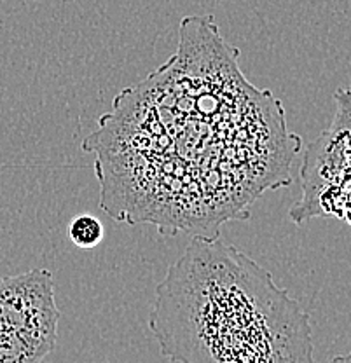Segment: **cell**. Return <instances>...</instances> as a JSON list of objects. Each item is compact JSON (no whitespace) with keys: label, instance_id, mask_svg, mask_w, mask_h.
Instances as JSON below:
<instances>
[{"label":"cell","instance_id":"6da1fadb","mask_svg":"<svg viewBox=\"0 0 351 363\" xmlns=\"http://www.w3.org/2000/svg\"><path fill=\"white\" fill-rule=\"evenodd\" d=\"M301 145L282 101L247 81L213 18L186 16L175 55L117 94L82 149L96 156L100 204L117 220L218 238L259 196L292 184Z\"/></svg>","mask_w":351,"mask_h":363},{"label":"cell","instance_id":"7a4b0ae2","mask_svg":"<svg viewBox=\"0 0 351 363\" xmlns=\"http://www.w3.org/2000/svg\"><path fill=\"white\" fill-rule=\"evenodd\" d=\"M149 328L175 363H316L301 302L221 238L192 236L156 286Z\"/></svg>","mask_w":351,"mask_h":363},{"label":"cell","instance_id":"3957f363","mask_svg":"<svg viewBox=\"0 0 351 363\" xmlns=\"http://www.w3.org/2000/svg\"><path fill=\"white\" fill-rule=\"evenodd\" d=\"M58 321L46 267L0 278V363H43L55 351Z\"/></svg>","mask_w":351,"mask_h":363},{"label":"cell","instance_id":"277c9868","mask_svg":"<svg viewBox=\"0 0 351 363\" xmlns=\"http://www.w3.org/2000/svg\"><path fill=\"white\" fill-rule=\"evenodd\" d=\"M334 101V121L304 154L303 198L289 213L296 224L316 217L341 218L342 201L351 187V88L335 91Z\"/></svg>","mask_w":351,"mask_h":363},{"label":"cell","instance_id":"5b68a950","mask_svg":"<svg viewBox=\"0 0 351 363\" xmlns=\"http://www.w3.org/2000/svg\"><path fill=\"white\" fill-rule=\"evenodd\" d=\"M69 236L72 243L79 248H94L104 241L105 238V229L104 224L100 222V218L93 217V215L84 213L75 217L70 222L69 227Z\"/></svg>","mask_w":351,"mask_h":363},{"label":"cell","instance_id":"8992f818","mask_svg":"<svg viewBox=\"0 0 351 363\" xmlns=\"http://www.w3.org/2000/svg\"><path fill=\"white\" fill-rule=\"evenodd\" d=\"M339 220H345L346 224L351 227V187L350 191L346 192L345 201H342V208H341V218Z\"/></svg>","mask_w":351,"mask_h":363},{"label":"cell","instance_id":"52a82bcc","mask_svg":"<svg viewBox=\"0 0 351 363\" xmlns=\"http://www.w3.org/2000/svg\"><path fill=\"white\" fill-rule=\"evenodd\" d=\"M330 363H351V353L341 354V357H335Z\"/></svg>","mask_w":351,"mask_h":363}]
</instances>
